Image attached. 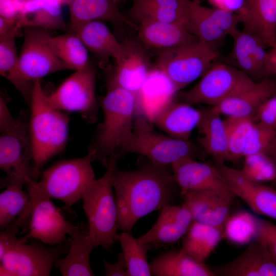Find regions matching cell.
I'll return each mask as SVG.
<instances>
[{"instance_id":"obj_1","label":"cell","mask_w":276,"mask_h":276,"mask_svg":"<svg viewBox=\"0 0 276 276\" xmlns=\"http://www.w3.org/2000/svg\"><path fill=\"white\" fill-rule=\"evenodd\" d=\"M111 182L118 210L119 229L130 232L141 218L164 207L174 204L180 189L171 165L149 160L137 170L116 169Z\"/></svg>"},{"instance_id":"obj_2","label":"cell","mask_w":276,"mask_h":276,"mask_svg":"<svg viewBox=\"0 0 276 276\" xmlns=\"http://www.w3.org/2000/svg\"><path fill=\"white\" fill-rule=\"evenodd\" d=\"M107 88L100 101L104 120L88 149L93 152V161L106 168L120 158L122 148L132 134L135 118V95L119 86Z\"/></svg>"},{"instance_id":"obj_3","label":"cell","mask_w":276,"mask_h":276,"mask_svg":"<svg viewBox=\"0 0 276 276\" xmlns=\"http://www.w3.org/2000/svg\"><path fill=\"white\" fill-rule=\"evenodd\" d=\"M29 130L33 151L32 181H36L44 165L65 148L70 117L49 102L40 81L35 82L30 102Z\"/></svg>"},{"instance_id":"obj_4","label":"cell","mask_w":276,"mask_h":276,"mask_svg":"<svg viewBox=\"0 0 276 276\" xmlns=\"http://www.w3.org/2000/svg\"><path fill=\"white\" fill-rule=\"evenodd\" d=\"M93 152L83 157L62 160L41 172L39 181L26 184L31 204L43 198L62 201L67 208L82 199L87 186L95 179Z\"/></svg>"},{"instance_id":"obj_5","label":"cell","mask_w":276,"mask_h":276,"mask_svg":"<svg viewBox=\"0 0 276 276\" xmlns=\"http://www.w3.org/2000/svg\"><path fill=\"white\" fill-rule=\"evenodd\" d=\"M117 162L112 161L101 177L87 186L82 197L94 246L107 250L119 241L118 210L111 182Z\"/></svg>"},{"instance_id":"obj_6","label":"cell","mask_w":276,"mask_h":276,"mask_svg":"<svg viewBox=\"0 0 276 276\" xmlns=\"http://www.w3.org/2000/svg\"><path fill=\"white\" fill-rule=\"evenodd\" d=\"M32 160L29 120L22 111L15 124L0 136V169L6 174L1 179V188L10 185L23 186L32 180Z\"/></svg>"},{"instance_id":"obj_7","label":"cell","mask_w":276,"mask_h":276,"mask_svg":"<svg viewBox=\"0 0 276 276\" xmlns=\"http://www.w3.org/2000/svg\"><path fill=\"white\" fill-rule=\"evenodd\" d=\"M158 51L154 66L169 77L178 91L202 77L220 56L219 51L199 41Z\"/></svg>"},{"instance_id":"obj_8","label":"cell","mask_w":276,"mask_h":276,"mask_svg":"<svg viewBox=\"0 0 276 276\" xmlns=\"http://www.w3.org/2000/svg\"><path fill=\"white\" fill-rule=\"evenodd\" d=\"M256 82L237 67L215 61L195 85L178 97L181 102L191 105L205 104L214 106Z\"/></svg>"},{"instance_id":"obj_9","label":"cell","mask_w":276,"mask_h":276,"mask_svg":"<svg viewBox=\"0 0 276 276\" xmlns=\"http://www.w3.org/2000/svg\"><path fill=\"white\" fill-rule=\"evenodd\" d=\"M153 125L145 119L135 116L132 134L122 148L121 153L141 154L161 165H172L185 157H193L194 146L189 141L160 133L153 129Z\"/></svg>"},{"instance_id":"obj_10","label":"cell","mask_w":276,"mask_h":276,"mask_svg":"<svg viewBox=\"0 0 276 276\" xmlns=\"http://www.w3.org/2000/svg\"><path fill=\"white\" fill-rule=\"evenodd\" d=\"M70 244L69 239L50 247L38 242L27 243L19 238L17 243L0 260V275H50L55 261L67 253Z\"/></svg>"},{"instance_id":"obj_11","label":"cell","mask_w":276,"mask_h":276,"mask_svg":"<svg viewBox=\"0 0 276 276\" xmlns=\"http://www.w3.org/2000/svg\"><path fill=\"white\" fill-rule=\"evenodd\" d=\"M96 72L89 63L66 79L53 92L47 95L54 108L65 112H76L87 122L96 118Z\"/></svg>"},{"instance_id":"obj_12","label":"cell","mask_w":276,"mask_h":276,"mask_svg":"<svg viewBox=\"0 0 276 276\" xmlns=\"http://www.w3.org/2000/svg\"><path fill=\"white\" fill-rule=\"evenodd\" d=\"M51 36L47 30L24 28L19 65L24 78L33 85L52 73L68 70L52 51L49 43Z\"/></svg>"},{"instance_id":"obj_13","label":"cell","mask_w":276,"mask_h":276,"mask_svg":"<svg viewBox=\"0 0 276 276\" xmlns=\"http://www.w3.org/2000/svg\"><path fill=\"white\" fill-rule=\"evenodd\" d=\"M243 16L216 8L201 4L198 0H191L186 28L199 41L218 51L226 37L239 24Z\"/></svg>"},{"instance_id":"obj_14","label":"cell","mask_w":276,"mask_h":276,"mask_svg":"<svg viewBox=\"0 0 276 276\" xmlns=\"http://www.w3.org/2000/svg\"><path fill=\"white\" fill-rule=\"evenodd\" d=\"M29 206L32 210L29 231L20 240L27 242L34 239L52 246L63 243L75 225L65 219L51 199L43 198Z\"/></svg>"},{"instance_id":"obj_15","label":"cell","mask_w":276,"mask_h":276,"mask_svg":"<svg viewBox=\"0 0 276 276\" xmlns=\"http://www.w3.org/2000/svg\"><path fill=\"white\" fill-rule=\"evenodd\" d=\"M235 196L256 213L276 220V190L247 178L241 170L224 163L215 165Z\"/></svg>"},{"instance_id":"obj_16","label":"cell","mask_w":276,"mask_h":276,"mask_svg":"<svg viewBox=\"0 0 276 276\" xmlns=\"http://www.w3.org/2000/svg\"><path fill=\"white\" fill-rule=\"evenodd\" d=\"M181 196L182 204L191 212L193 221L214 226L223 231L236 197L230 189L190 192Z\"/></svg>"},{"instance_id":"obj_17","label":"cell","mask_w":276,"mask_h":276,"mask_svg":"<svg viewBox=\"0 0 276 276\" xmlns=\"http://www.w3.org/2000/svg\"><path fill=\"white\" fill-rule=\"evenodd\" d=\"M121 57L107 80V86L126 89L135 95L146 81L152 67L146 51L141 43L133 40L123 43Z\"/></svg>"},{"instance_id":"obj_18","label":"cell","mask_w":276,"mask_h":276,"mask_svg":"<svg viewBox=\"0 0 276 276\" xmlns=\"http://www.w3.org/2000/svg\"><path fill=\"white\" fill-rule=\"evenodd\" d=\"M178 91L169 77L154 66L135 95V116L153 125L156 117L175 101Z\"/></svg>"},{"instance_id":"obj_19","label":"cell","mask_w":276,"mask_h":276,"mask_svg":"<svg viewBox=\"0 0 276 276\" xmlns=\"http://www.w3.org/2000/svg\"><path fill=\"white\" fill-rule=\"evenodd\" d=\"M210 267L215 276H276V260L258 237L232 260Z\"/></svg>"},{"instance_id":"obj_20","label":"cell","mask_w":276,"mask_h":276,"mask_svg":"<svg viewBox=\"0 0 276 276\" xmlns=\"http://www.w3.org/2000/svg\"><path fill=\"white\" fill-rule=\"evenodd\" d=\"M229 36L233 41L229 55L230 65L243 71L255 81L256 79L260 81L268 77V51L265 50V45L255 36L238 28Z\"/></svg>"},{"instance_id":"obj_21","label":"cell","mask_w":276,"mask_h":276,"mask_svg":"<svg viewBox=\"0 0 276 276\" xmlns=\"http://www.w3.org/2000/svg\"><path fill=\"white\" fill-rule=\"evenodd\" d=\"M171 168L181 195L205 190L229 189L216 166L197 161L193 157L182 158Z\"/></svg>"},{"instance_id":"obj_22","label":"cell","mask_w":276,"mask_h":276,"mask_svg":"<svg viewBox=\"0 0 276 276\" xmlns=\"http://www.w3.org/2000/svg\"><path fill=\"white\" fill-rule=\"evenodd\" d=\"M193 222L191 212L183 204L167 205L160 210L152 228L138 238L152 248L174 243L185 236Z\"/></svg>"},{"instance_id":"obj_23","label":"cell","mask_w":276,"mask_h":276,"mask_svg":"<svg viewBox=\"0 0 276 276\" xmlns=\"http://www.w3.org/2000/svg\"><path fill=\"white\" fill-rule=\"evenodd\" d=\"M70 13L68 31L91 20L108 21L114 25H125L136 31L138 25L124 16L115 0H68Z\"/></svg>"},{"instance_id":"obj_24","label":"cell","mask_w":276,"mask_h":276,"mask_svg":"<svg viewBox=\"0 0 276 276\" xmlns=\"http://www.w3.org/2000/svg\"><path fill=\"white\" fill-rule=\"evenodd\" d=\"M69 236L71 244L67 254L63 258H58L54 266L63 276L95 275L89 261L95 246L88 224L75 226Z\"/></svg>"},{"instance_id":"obj_25","label":"cell","mask_w":276,"mask_h":276,"mask_svg":"<svg viewBox=\"0 0 276 276\" xmlns=\"http://www.w3.org/2000/svg\"><path fill=\"white\" fill-rule=\"evenodd\" d=\"M274 95H276V82L268 77L212 107L221 115L254 118L261 104Z\"/></svg>"},{"instance_id":"obj_26","label":"cell","mask_w":276,"mask_h":276,"mask_svg":"<svg viewBox=\"0 0 276 276\" xmlns=\"http://www.w3.org/2000/svg\"><path fill=\"white\" fill-rule=\"evenodd\" d=\"M138 26L137 31L140 41L158 50L199 41L182 23L149 20L142 22Z\"/></svg>"},{"instance_id":"obj_27","label":"cell","mask_w":276,"mask_h":276,"mask_svg":"<svg viewBox=\"0 0 276 276\" xmlns=\"http://www.w3.org/2000/svg\"><path fill=\"white\" fill-rule=\"evenodd\" d=\"M191 0H134L130 19L139 24L153 20L186 25Z\"/></svg>"},{"instance_id":"obj_28","label":"cell","mask_w":276,"mask_h":276,"mask_svg":"<svg viewBox=\"0 0 276 276\" xmlns=\"http://www.w3.org/2000/svg\"><path fill=\"white\" fill-rule=\"evenodd\" d=\"M243 30L265 45L276 44V0H245Z\"/></svg>"},{"instance_id":"obj_29","label":"cell","mask_w":276,"mask_h":276,"mask_svg":"<svg viewBox=\"0 0 276 276\" xmlns=\"http://www.w3.org/2000/svg\"><path fill=\"white\" fill-rule=\"evenodd\" d=\"M200 111L201 118L197 127L200 143L216 163L230 160L226 128L221 114L213 107Z\"/></svg>"},{"instance_id":"obj_30","label":"cell","mask_w":276,"mask_h":276,"mask_svg":"<svg viewBox=\"0 0 276 276\" xmlns=\"http://www.w3.org/2000/svg\"><path fill=\"white\" fill-rule=\"evenodd\" d=\"M201 114L200 109L192 105L174 101L156 117L153 125L172 137L189 141L192 132L197 127Z\"/></svg>"},{"instance_id":"obj_31","label":"cell","mask_w":276,"mask_h":276,"mask_svg":"<svg viewBox=\"0 0 276 276\" xmlns=\"http://www.w3.org/2000/svg\"><path fill=\"white\" fill-rule=\"evenodd\" d=\"M62 3L59 0H28L23 2L18 18L20 28L28 27L45 30H65Z\"/></svg>"},{"instance_id":"obj_32","label":"cell","mask_w":276,"mask_h":276,"mask_svg":"<svg viewBox=\"0 0 276 276\" xmlns=\"http://www.w3.org/2000/svg\"><path fill=\"white\" fill-rule=\"evenodd\" d=\"M72 32L78 35L88 51L98 58H113L117 61L122 55L123 43L120 42L101 20L86 22Z\"/></svg>"},{"instance_id":"obj_33","label":"cell","mask_w":276,"mask_h":276,"mask_svg":"<svg viewBox=\"0 0 276 276\" xmlns=\"http://www.w3.org/2000/svg\"><path fill=\"white\" fill-rule=\"evenodd\" d=\"M154 276H215L210 266L199 262L180 250L163 252L150 263Z\"/></svg>"},{"instance_id":"obj_34","label":"cell","mask_w":276,"mask_h":276,"mask_svg":"<svg viewBox=\"0 0 276 276\" xmlns=\"http://www.w3.org/2000/svg\"><path fill=\"white\" fill-rule=\"evenodd\" d=\"M223 237L220 229L193 221L183 237L181 249L194 260L205 263Z\"/></svg>"},{"instance_id":"obj_35","label":"cell","mask_w":276,"mask_h":276,"mask_svg":"<svg viewBox=\"0 0 276 276\" xmlns=\"http://www.w3.org/2000/svg\"><path fill=\"white\" fill-rule=\"evenodd\" d=\"M17 32L0 37V74L21 94L29 103L34 85L22 76L19 65L15 37Z\"/></svg>"},{"instance_id":"obj_36","label":"cell","mask_w":276,"mask_h":276,"mask_svg":"<svg viewBox=\"0 0 276 276\" xmlns=\"http://www.w3.org/2000/svg\"><path fill=\"white\" fill-rule=\"evenodd\" d=\"M49 43L54 53L68 70H79L89 64L88 50L76 33L68 31L51 36Z\"/></svg>"},{"instance_id":"obj_37","label":"cell","mask_w":276,"mask_h":276,"mask_svg":"<svg viewBox=\"0 0 276 276\" xmlns=\"http://www.w3.org/2000/svg\"><path fill=\"white\" fill-rule=\"evenodd\" d=\"M119 242L127 265V276L152 275L147 257L151 245L142 243L129 232L119 234Z\"/></svg>"},{"instance_id":"obj_38","label":"cell","mask_w":276,"mask_h":276,"mask_svg":"<svg viewBox=\"0 0 276 276\" xmlns=\"http://www.w3.org/2000/svg\"><path fill=\"white\" fill-rule=\"evenodd\" d=\"M258 218L246 211L230 215L223 227V237L234 244L247 245L257 238Z\"/></svg>"},{"instance_id":"obj_39","label":"cell","mask_w":276,"mask_h":276,"mask_svg":"<svg viewBox=\"0 0 276 276\" xmlns=\"http://www.w3.org/2000/svg\"><path fill=\"white\" fill-rule=\"evenodd\" d=\"M0 194V228L4 229L26 209L30 201L22 186L10 185Z\"/></svg>"},{"instance_id":"obj_40","label":"cell","mask_w":276,"mask_h":276,"mask_svg":"<svg viewBox=\"0 0 276 276\" xmlns=\"http://www.w3.org/2000/svg\"><path fill=\"white\" fill-rule=\"evenodd\" d=\"M230 160L243 156L256 121L251 117H227L224 120Z\"/></svg>"},{"instance_id":"obj_41","label":"cell","mask_w":276,"mask_h":276,"mask_svg":"<svg viewBox=\"0 0 276 276\" xmlns=\"http://www.w3.org/2000/svg\"><path fill=\"white\" fill-rule=\"evenodd\" d=\"M243 157L241 171L247 178L259 182L276 179V166L268 154L255 153Z\"/></svg>"},{"instance_id":"obj_42","label":"cell","mask_w":276,"mask_h":276,"mask_svg":"<svg viewBox=\"0 0 276 276\" xmlns=\"http://www.w3.org/2000/svg\"><path fill=\"white\" fill-rule=\"evenodd\" d=\"M276 130L263 123L255 122L248 140L243 156L255 153L269 154L273 145Z\"/></svg>"},{"instance_id":"obj_43","label":"cell","mask_w":276,"mask_h":276,"mask_svg":"<svg viewBox=\"0 0 276 276\" xmlns=\"http://www.w3.org/2000/svg\"><path fill=\"white\" fill-rule=\"evenodd\" d=\"M254 119L276 130V95L264 101L257 110Z\"/></svg>"},{"instance_id":"obj_44","label":"cell","mask_w":276,"mask_h":276,"mask_svg":"<svg viewBox=\"0 0 276 276\" xmlns=\"http://www.w3.org/2000/svg\"><path fill=\"white\" fill-rule=\"evenodd\" d=\"M258 235L266 245L271 254L276 260V225L258 218Z\"/></svg>"},{"instance_id":"obj_45","label":"cell","mask_w":276,"mask_h":276,"mask_svg":"<svg viewBox=\"0 0 276 276\" xmlns=\"http://www.w3.org/2000/svg\"><path fill=\"white\" fill-rule=\"evenodd\" d=\"M215 8L222 10L241 14L245 12V0H208Z\"/></svg>"},{"instance_id":"obj_46","label":"cell","mask_w":276,"mask_h":276,"mask_svg":"<svg viewBox=\"0 0 276 276\" xmlns=\"http://www.w3.org/2000/svg\"><path fill=\"white\" fill-rule=\"evenodd\" d=\"M23 2L22 0H0V16L18 19Z\"/></svg>"},{"instance_id":"obj_47","label":"cell","mask_w":276,"mask_h":276,"mask_svg":"<svg viewBox=\"0 0 276 276\" xmlns=\"http://www.w3.org/2000/svg\"><path fill=\"white\" fill-rule=\"evenodd\" d=\"M106 276H127V265L123 252L119 253L116 261L112 264L103 259Z\"/></svg>"},{"instance_id":"obj_48","label":"cell","mask_w":276,"mask_h":276,"mask_svg":"<svg viewBox=\"0 0 276 276\" xmlns=\"http://www.w3.org/2000/svg\"><path fill=\"white\" fill-rule=\"evenodd\" d=\"M8 101L1 94L0 96V131L3 132L15 124L17 118L10 113L8 108Z\"/></svg>"},{"instance_id":"obj_49","label":"cell","mask_w":276,"mask_h":276,"mask_svg":"<svg viewBox=\"0 0 276 276\" xmlns=\"http://www.w3.org/2000/svg\"><path fill=\"white\" fill-rule=\"evenodd\" d=\"M18 19L0 16V37L14 32H18L20 28L18 26Z\"/></svg>"},{"instance_id":"obj_50","label":"cell","mask_w":276,"mask_h":276,"mask_svg":"<svg viewBox=\"0 0 276 276\" xmlns=\"http://www.w3.org/2000/svg\"><path fill=\"white\" fill-rule=\"evenodd\" d=\"M268 51V70L270 75L276 76V44Z\"/></svg>"},{"instance_id":"obj_51","label":"cell","mask_w":276,"mask_h":276,"mask_svg":"<svg viewBox=\"0 0 276 276\" xmlns=\"http://www.w3.org/2000/svg\"><path fill=\"white\" fill-rule=\"evenodd\" d=\"M268 155L271 158L276 166V135L273 145Z\"/></svg>"},{"instance_id":"obj_52","label":"cell","mask_w":276,"mask_h":276,"mask_svg":"<svg viewBox=\"0 0 276 276\" xmlns=\"http://www.w3.org/2000/svg\"><path fill=\"white\" fill-rule=\"evenodd\" d=\"M116 2L117 3V4L119 5L121 3H125V2H126L128 1H134V0H115Z\"/></svg>"},{"instance_id":"obj_53","label":"cell","mask_w":276,"mask_h":276,"mask_svg":"<svg viewBox=\"0 0 276 276\" xmlns=\"http://www.w3.org/2000/svg\"><path fill=\"white\" fill-rule=\"evenodd\" d=\"M23 1H28V0H22ZM62 4H67L68 0H59Z\"/></svg>"}]
</instances>
